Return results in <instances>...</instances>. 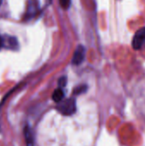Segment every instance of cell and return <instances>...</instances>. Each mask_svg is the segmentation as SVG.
I'll return each instance as SVG.
<instances>
[{
	"instance_id": "obj_11",
	"label": "cell",
	"mask_w": 145,
	"mask_h": 146,
	"mask_svg": "<svg viewBox=\"0 0 145 146\" xmlns=\"http://www.w3.org/2000/svg\"><path fill=\"white\" fill-rule=\"evenodd\" d=\"M2 45H3V39H2V38L0 37V48L2 47Z\"/></svg>"
},
{
	"instance_id": "obj_1",
	"label": "cell",
	"mask_w": 145,
	"mask_h": 146,
	"mask_svg": "<svg viewBox=\"0 0 145 146\" xmlns=\"http://www.w3.org/2000/svg\"><path fill=\"white\" fill-rule=\"evenodd\" d=\"M58 104L56 110L63 115H72L76 111V102L74 98H68Z\"/></svg>"
},
{
	"instance_id": "obj_12",
	"label": "cell",
	"mask_w": 145,
	"mask_h": 146,
	"mask_svg": "<svg viewBox=\"0 0 145 146\" xmlns=\"http://www.w3.org/2000/svg\"><path fill=\"white\" fill-rule=\"evenodd\" d=\"M2 3V0H0V4Z\"/></svg>"
},
{
	"instance_id": "obj_9",
	"label": "cell",
	"mask_w": 145,
	"mask_h": 146,
	"mask_svg": "<svg viewBox=\"0 0 145 146\" xmlns=\"http://www.w3.org/2000/svg\"><path fill=\"white\" fill-rule=\"evenodd\" d=\"M59 3H60V5L62 9H67L69 8L70 6V3H71V0H59Z\"/></svg>"
},
{
	"instance_id": "obj_2",
	"label": "cell",
	"mask_w": 145,
	"mask_h": 146,
	"mask_svg": "<svg viewBox=\"0 0 145 146\" xmlns=\"http://www.w3.org/2000/svg\"><path fill=\"white\" fill-rule=\"evenodd\" d=\"M132 47L135 50H140L145 47V27L139 29L132 38Z\"/></svg>"
},
{
	"instance_id": "obj_5",
	"label": "cell",
	"mask_w": 145,
	"mask_h": 146,
	"mask_svg": "<svg viewBox=\"0 0 145 146\" xmlns=\"http://www.w3.org/2000/svg\"><path fill=\"white\" fill-rule=\"evenodd\" d=\"M64 98V92L62 88H57L54 91L53 94H52V99L54 102L56 103H60L61 101L63 100Z\"/></svg>"
},
{
	"instance_id": "obj_6",
	"label": "cell",
	"mask_w": 145,
	"mask_h": 146,
	"mask_svg": "<svg viewBox=\"0 0 145 146\" xmlns=\"http://www.w3.org/2000/svg\"><path fill=\"white\" fill-rule=\"evenodd\" d=\"M36 1L34 2H30L29 3V6L27 7V11H26V17L30 18L35 15V14L37 13V9H38V5L35 4Z\"/></svg>"
},
{
	"instance_id": "obj_10",
	"label": "cell",
	"mask_w": 145,
	"mask_h": 146,
	"mask_svg": "<svg viewBox=\"0 0 145 146\" xmlns=\"http://www.w3.org/2000/svg\"><path fill=\"white\" fill-rule=\"evenodd\" d=\"M58 85H59V87L62 88V87H64L66 85H67V78L65 76L63 77H61L58 80Z\"/></svg>"
},
{
	"instance_id": "obj_8",
	"label": "cell",
	"mask_w": 145,
	"mask_h": 146,
	"mask_svg": "<svg viewBox=\"0 0 145 146\" xmlns=\"http://www.w3.org/2000/svg\"><path fill=\"white\" fill-rule=\"evenodd\" d=\"M7 42L9 44V47L10 48H13V49H15L17 46H18V44H17V41H16V39L15 38H8V39H7Z\"/></svg>"
},
{
	"instance_id": "obj_4",
	"label": "cell",
	"mask_w": 145,
	"mask_h": 146,
	"mask_svg": "<svg viewBox=\"0 0 145 146\" xmlns=\"http://www.w3.org/2000/svg\"><path fill=\"white\" fill-rule=\"evenodd\" d=\"M24 136L26 139V146H33L34 145V140H33V134L32 132V129L30 127L26 126L24 128Z\"/></svg>"
},
{
	"instance_id": "obj_7",
	"label": "cell",
	"mask_w": 145,
	"mask_h": 146,
	"mask_svg": "<svg viewBox=\"0 0 145 146\" xmlns=\"http://www.w3.org/2000/svg\"><path fill=\"white\" fill-rule=\"evenodd\" d=\"M88 87L86 85H80V86H76L74 89H73V94L74 95H80L82 93H85L86 91H87Z\"/></svg>"
},
{
	"instance_id": "obj_3",
	"label": "cell",
	"mask_w": 145,
	"mask_h": 146,
	"mask_svg": "<svg viewBox=\"0 0 145 146\" xmlns=\"http://www.w3.org/2000/svg\"><path fill=\"white\" fill-rule=\"evenodd\" d=\"M85 47L82 45H79L74 51V54L72 58V63L73 65H79L85 59Z\"/></svg>"
}]
</instances>
